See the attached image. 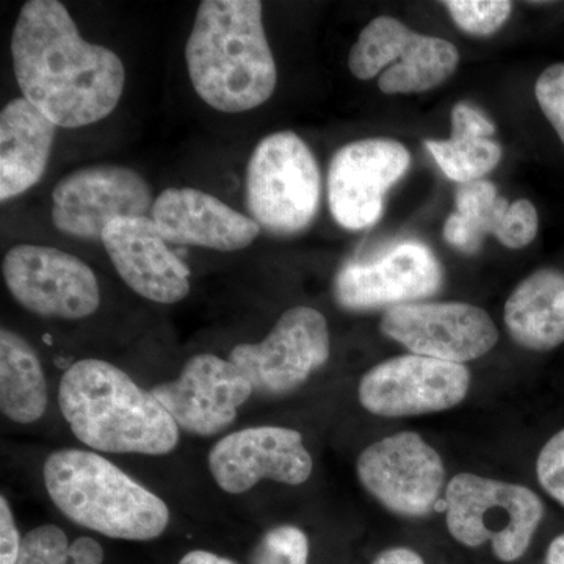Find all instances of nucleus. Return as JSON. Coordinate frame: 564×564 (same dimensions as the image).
<instances>
[{
  "instance_id": "34",
  "label": "nucleus",
  "mask_w": 564,
  "mask_h": 564,
  "mask_svg": "<svg viewBox=\"0 0 564 564\" xmlns=\"http://www.w3.org/2000/svg\"><path fill=\"white\" fill-rule=\"evenodd\" d=\"M180 564H236L206 551H193L184 556Z\"/></svg>"
},
{
  "instance_id": "23",
  "label": "nucleus",
  "mask_w": 564,
  "mask_h": 564,
  "mask_svg": "<svg viewBox=\"0 0 564 564\" xmlns=\"http://www.w3.org/2000/svg\"><path fill=\"white\" fill-rule=\"evenodd\" d=\"M0 410L24 425L40 421L47 410L46 377L39 355L10 329L0 332Z\"/></svg>"
},
{
  "instance_id": "14",
  "label": "nucleus",
  "mask_w": 564,
  "mask_h": 564,
  "mask_svg": "<svg viewBox=\"0 0 564 564\" xmlns=\"http://www.w3.org/2000/svg\"><path fill=\"white\" fill-rule=\"evenodd\" d=\"M410 165V151L395 140L345 144L329 162L328 203L334 220L350 231L377 225L383 215L386 193Z\"/></svg>"
},
{
  "instance_id": "9",
  "label": "nucleus",
  "mask_w": 564,
  "mask_h": 564,
  "mask_svg": "<svg viewBox=\"0 0 564 564\" xmlns=\"http://www.w3.org/2000/svg\"><path fill=\"white\" fill-rule=\"evenodd\" d=\"M332 352L328 322L314 307L296 306L281 315L259 344H240L229 361L236 364L262 395H284L300 388L325 366Z\"/></svg>"
},
{
  "instance_id": "7",
  "label": "nucleus",
  "mask_w": 564,
  "mask_h": 564,
  "mask_svg": "<svg viewBox=\"0 0 564 564\" xmlns=\"http://www.w3.org/2000/svg\"><path fill=\"white\" fill-rule=\"evenodd\" d=\"M459 52L451 41L411 31L402 21L378 17L367 24L348 55L359 80L378 77L384 95L433 90L458 68Z\"/></svg>"
},
{
  "instance_id": "29",
  "label": "nucleus",
  "mask_w": 564,
  "mask_h": 564,
  "mask_svg": "<svg viewBox=\"0 0 564 564\" xmlns=\"http://www.w3.org/2000/svg\"><path fill=\"white\" fill-rule=\"evenodd\" d=\"M536 475L544 491L564 507V430L554 434L538 455Z\"/></svg>"
},
{
  "instance_id": "35",
  "label": "nucleus",
  "mask_w": 564,
  "mask_h": 564,
  "mask_svg": "<svg viewBox=\"0 0 564 564\" xmlns=\"http://www.w3.org/2000/svg\"><path fill=\"white\" fill-rule=\"evenodd\" d=\"M545 560L547 564H564V533L556 536L549 545Z\"/></svg>"
},
{
  "instance_id": "33",
  "label": "nucleus",
  "mask_w": 564,
  "mask_h": 564,
  "mask_svg": "<svg viewBox=\"0 0 564 564\" xmlns=\"http://www.w3.org/2000/svg\"><path fill=\"white\" fill-rule=\"evenodd\" d=\"M373 564H425L421 555L414 552L413 549L408 547H393L388 551L381 552L375 558Z\"/></svg>"
},
{
  "instance_id": "22",
  "label": "nucleus",
  "mask_w": 564,
  "mask_h": 564,
  "mask_svg": "<svg viewBox=\"0 0 564 564\" xmlns=\"http://www.w3.org/2000/svg\"><path fill=\"white\" fill-rule=\"evenodd\" d=\"M508 334L519 347L551 351L564 343V273L538 270L519 282L503 313Z\"/></svg>"
},
{
  "instance_id": "5",
  "label": "nucleus",
  "mask_w": 564,
  "mask_h": 564,
  "mask_svg": "<svg viewBox=\"0 0 564 564\" xmlns=\"http://www.w3.org/2000/svg\"><path fill=\"white\" fill-rule=\"evenodd\" d=\"M245 198L263 231L292 237L310 228L322 198V174L311 148L295 132L270 133L248 162Z\"/></svg>"
},
{
  "instance_id": "20",
  "label": "nucleus",
  "mask_w": 564,
  "mask_h": 564,
  "mask_svg": "<svg viewBox=\"0 0 564 564\" xmlns=\"http://www.w3.org/2000/svg\"><path fill=\"white\" fill-rule=\"evenodd\" d=\"M455 207L445 220L444 239L466 254L480 251L489 234L503 247L521 250L540 228L536 207L529 199L508 203L492 182L484 180L459 185Z\"/></svg>"
},
{
  "instance_id": "4",
  "label": "nucleus",
  "mask_w": 564,
  "mask_h": 564,
  "mask_svg": "<svg viewBox=\"0 0 564 564\" xmlns=\"http://www.w3.org/2000/svg\"><path fill=\"white\" fill-rule=\"evenodd\" d=\"M43 478L55 507L93 532L150 541L169 527V505L101 455L62 448L47 456Z\"/></svg>"
},
{
  "instance_id": "2",
  "label": "nucleus",
  "mask_w": 564,
  "mask_h": 564,
  "mask_svg": "<svg viewBox=\"0 0 564 564\" xmlns=\"http://www.w3.org/2000/svg\"><path fill=\"white\" fill-rule=\"evenodd\" d=\"M185 63L196 95L212 109L242 113L272 98L276 62L259 0H204L196 11Z\"/></svg>"
},
{
  "instance_id": "26",
  "label": "nucleus",
  "mask_w": 564,
  "mask_h": 564,
  "mask_svg": "<svg viewBox=\"0 0 564 564\" xmlns=\"http://www.w3.org/2000/svg\"><path fill=\"white\" fill-rule=\"evenodd\" d=\"M310 541L302 530L292 525H281L263 536L254 564H307Z\"/></svg>"
},
{
  "instance_id": "32",
  "label": "nucleus",
  "mask_w": 564,
  "mask_h": 564,
  "mask_svg": "<svg viewBox=\"0 0 564 564\" xmlns=\"http://www.w3.org/2000/svg\"><path fill=\"white\" fill-rule=\"evenodd\" d=\"M104 551L101 544L93 538H77L69 545L68 560L66 564H102Z\"/></svg>"
},
{
  "instance_id": "11",
  "label": "nucleus",
  "mask_w": 564,
  "mask_h": 564,
  "mask_svg": "<svg viewBox=\"0 0 564 564\" xmlns=\"http://www.w3.org/2000/svg\"><path fill=\"white\" fill-rule=\"evenodd\" d=\"M152 206L150 185L128 166H85L55 185L52 223L66 236L101 240L111 221L147 217Z\"/></svg>"
},
{
  "instance_id": "3",
  "label": "nucleus",
  "mask_w": 564,
  "mask_h": 564,
  "mask_svg": "<svg viewBox=\"0 0 564 564\" xmlns=\"http://www.w3.org/2000/svg\"><path fill=\"white\" fill-rule=\"evenodd\" d=\"M58 404L70 432L93 451L161 456L180 444V426L152 392L101 359L66 370Z\"/></svg>"
},
{
  "instance_id": "12",
  "label": "nucleus",
  "mask_w": 564,
  "mask_h": 564,
  "mask_svg": "<svg viewBox=\"0 0 564 564\" xmlns=\"http://www.w3.org/2000/svg\"><path fill=\"white\" fill-rule=\"evenodd\" d=\"M470 373L464 364L403 355L372 367L359 381V402L380 417L441 413L466 399Z\"/></svg>"
},
{
  "instance_id": "30",
  "label": "nucleus",
  "mask_w": 564,
  "mask_h": 564,
  "mask_svg": "<svg viewBox=\"0 0 564 564\" xmlns=\"http://www.w3.org/2000/svg\"><path fill=\"white\" fill-rule=\"evenodd\" d=\"M20 532L7 497H0V564H17L21 549Z\"/></svg>"
},
{
  "instance_id": "17",
  "label": "nucleus",
  "mask_w": 564,
  "mask_h": 564,
  "mask_svg": "<svg viewBox=\"0 0 564 564\" xmlns=\"http://www.w3.org/2000/svg\"><path fill=\"white\" fill-rule=\"evenodd\" d=\"M209 469L223 491L243 494L261 480L302 485L313 474L303 436L281 426H254L223 437L209 452Z\"/></svg>"
},
{
  "instance_id": "13",
  "label": "nucleus",
  "mask_w": 564,
  "mask_h": 564,
  "mask_svg": "<svg viewBox=\"0 0 564 564\" xmlns=\"http://www.w3.org/2000/svg\"><path fill=\"white\" fill-rule=\"evenodd\" d=\"M381 333L410 352L464 364L488 355L499 340L492 318L481 307L456 302H417L386 311Z\"/></svg>"
},
{
  "instance_id": "27",
  "label": "nucleus",
  "mask_w": 564,
  "mask_h": 564,
  "mask_svg": "<svg viewBox=\"0 0 564 564\" xmlns=\"http://www.w3.org/2000/svg\"><path fill=\"white\" fill-rule=\"evenodd\" d=\"M69 545L61 527H36L22 538L17 564H66Z\"/></svg>"
},
{
  "instance_id": "25",
  "label": "nucleus",
  "mask_w": 564,
  "mask_h": 564,
  "mask_svg": "<svg viewBox=\"0 0 564 564\" xmlns=\"http://www.w3.org/2000/svg\"><path fill=\"white\" fill-rule=\"evenodd\" d=\"M452 20L467 35L491 36L511 17L508 0H447L443 2Z\"/></svg>"
},
{
  "instance_id": "10",
  "label": "nucleus",
  "mask_w": 564,
  "mask_h": 564,
  "mask_svg": "<svg viewBox=\"0 0 564 564\" xmlns=\"http://www.w3.org/2000/svg\"><path fill=\"white\" fill-rule=\"evenodd\" d=\"M356 473L367 492L392 513L422 518L432 513L443 491V458L421 434L383 437L359 455Z\"/></svg>"
},
{
  "instance_id": "19",
  "label": "nucleus",
  "mask_w": 564,
  "mask_h": 564,
  "mask_svg": "<svg viewBox=\"0 0 564 564\" xmlns=\"http://www.w3.org/2000/svg\"><path fill=\"white\" fill-rule=\"evenodd\" d=\"M152 221L166 242L215 251L250 247L261 226L210 193L196 188H166L154 202Z\"/></svg>"
},
{
  "instance_id": "16",
  "label": "nucleus",
  "mask_w": 564,
  "mask_h": 564,
  "mask_svg": "<svg viewBox=\"0 0 564 564\" xmlns=\"http://www.w3.org/2000/svg\"><path fill=\"white\" fill-rule=\"evenodd\" d=\"M443 267L426 245L404 242L377 261L351 262L334 280V299L348 311L422 302L441 291Z\"/></svg>"
},
{
  "instance_id": "21",
  "label": "nucleus",
  "mask_w": 564,
  "mask_h": 564,
  "mask_svg": "<svg viewBox=\"0 0 564 564\" xmlns=\"http://www.w3.org/2000/svg\"><path fill=\"white\" fill-rule=\"evenodd\" d=\"M58 126L25 98L0 113V199L17 198L46 173Z\"/></svg>"
},
{
  "instance_id": "6",
  "label": "nucleus",
  "mask_w": 564,
  "mask_h": 564,
  "mask_svg": "<svg viewBox=\"0 0 564 564\" xmlns=\"http://www.w3.org/2000/svg\"><path fill=\"white\" fill-rule=\"evenodd\" d=\"M445 502L452 536L467 547L489 541L503 563H513L529 551L544 516V505L532 489L469 473L448 481Z\"/></svg>"
},
{
  "instance_id": "31",
  "label": "nucleus",
  "mask_w": 564,
  "mask_h": 564,
  "mask_svg": "<svg viewBox=\"0 0 564 564\" xmlns=\"http://www.w3.org/2000/svg\"><path fill=\"white\" fill-rule=\"evenodd\" d=\"M452 132L481 133L491 139L496 133V126L480 110L467 104H456L452 110Z\"/></svg>"
},
{
  "instance_id": "15",
  "label": "nucleus",
  "mask_w": 564,
  "mask_h": 564,
  "mask_svg": "<svg viewBox=\"0 0 564 564\" xmlns=\"http://www.w3.org/2000/svg\"><path fill=\"white\" fill-rule=\"evenodd\" d=\"M151 392L184 432L214 436L232 425L254 391L236 364L203 352L185 362L176 380Z\"/></svg>"
},
{
  "instance_id": "1",
  "label": "nucleus",
  "mask_w": 564,
  "mask_h": 564,
  "mask_svg": "<svg viewBox=\"0 0 564 564\" xmlns=\"http://www.w3.org/2000/svg\"><path fill=\"white\" fill-rule=\"evenodd\" d=\"M11 57L22 98L58 128L104 120L124 91L120 55L82 39L57 0H29L22 6L11 35Z\"/></svg>"
},
{
  "instance_id": "8",
  "label": "nucleus",
  "mask_w": 564,
  "mask_h": 564,
  "mask_svg": "<svg viewBox=\"0 0 564 564\" xmlns=\"http://www.w3.org/2000/svg\"><path fill=\"white\" fill-rule=\"evenodd\" d=\"M2 274L13 299L41 317L80 321L101 304L95 272L57 248L18 245L3 258Z\"/></svg>"
},
{
  "instance_id": "28",
  "label": "nucleus",
  "mask_w": 564,
  "mask_h": 564,
  "mask_svg": "<svg viewBox=\"0 0 564 564\" xmlns=\"http://www.w3.org/2000/svg\"><path fill=\"white\" fill-rule=\"evenodd\" d=\"M534 96L564 144V63H556L541 73L534 85Z\"/></svg>"
},
{
  "instance_id": "18",
  "label": "nucleus",
  "mask_w": 564,
  "mask_h": 564,
  "mask_svg": "<svg viewBox=\"0 0 564 564\" xmlns=\"http://www.w3.org/2000/svg\"><path fill=\"white\" fill-rule=\"evenodd\" d=\"M101 242L121 280L150 302L180 303L191 293V270L150 217L111 221Z\"/></svg>"
},
{
  "instance_id": "24",
  "label": "nucleus",
  "mask_w": 564,
  "mask_h": 564,
  "mask_svg": "<svg viewBox=\"0 0 564 564\" xmlns=\"http://www.w3.org/2000/svg\"><path fill=\"white\" fill-rule=\"evenodd\" d=\"M426 150L448 180L459 185L481 181L502 161V147L481 133L452 132L448 140H429Z\"/></svg>"
}]
</instances>
